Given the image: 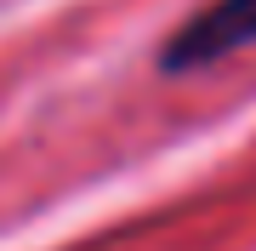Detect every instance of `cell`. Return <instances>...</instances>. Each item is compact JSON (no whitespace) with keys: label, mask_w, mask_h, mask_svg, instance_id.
Wrapping results in <instances>:
<instances>
[{"label":"cell","mask_w":256,"mask_h":251,"mask_svg":"<svg viewBox=\"0 0 256 251\" xmlns=\"http://www.w3.org/2000/svg\"><path fill=\"white\" fill-rule=\"evenodd\" d=\"M256 46V0H205L188 23H176L160 46V75H200L222 57Z\"/></svg>","instance_id":"1"}]
</instances>
